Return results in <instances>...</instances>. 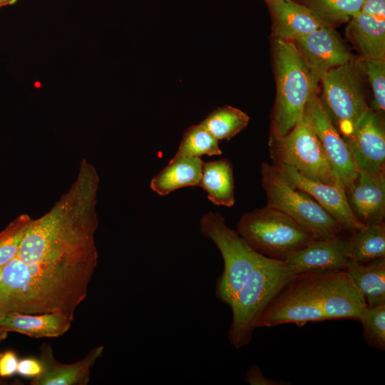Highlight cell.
<instances>
[{
  "label": "cell",
  "mask_w": 385,
  "mask_h": 385,
  "mask_svg": "<svg viewBox=\"0 0 385 385\" xmlns=\"http://www.w3.org/2000/svg\"><path fill=\"white\" fill-rule=\"evenodd\" d=\"M98 183L95 168L82 163L70 190L48 212L31 221L16 257L27 264L97 265Z\"/></svg>",
  "instance_id": "cell-1"
},
{
  "label": "cell",
  "mask_w": 385,
  "mask_h": 385,
  "mask_svg": "<svg viewBox=\"0 0 385 385\" xmlns=\"http://www.w3.org/2000/svg\"><path fill=\"white\" fill-rule=\"evenodd\" d=\"M96 267L27 264L16 257L0 272V314L60 313L72 321Z\"/></svg>",
  "instance_id": "cell-2"
},
{
  "label": "cell",
  "mask_w": 385,
  "mask_h": 385,
  "mask_svg": "<svg viewBox=\"0 0 385 385\" xmlns=\"http://www.w3.org/2000/svg\"><path fill=\"white\" fill-rule=\"evenodd\" d=\"M272 51L276 98L271 118L272 136L287 135L301 120L315 86L292 41L273 38Z\"/></svg>",
  "instance_id": "cell-3"
},
{
  "label": "cell",
  "mask_w": 385,
  "mask_h": 385,
  "mask_svg": "<svg viewBox=\"0 0 385 385\" xmlns=\"http://www.w3.org/2000/svg\"><path fill=\"white\" fill-rule=\"evenodd\" d=\"M295 275L284 261L262 258L229 306L232 322L227 337L232 346L240 349L251 342L257 319Z\"/></svg>",
  "instance_id": "cell-4"
},
{
  "label": "cell",
  "mask_w": 385,
  "mask_h": 385,
  "mask_svg": "<svg viewBox=\"0 0 385 385\" xmlns=\"http://www.w3.org/2000/svg\"><path fill=\"white\" fill-rule=\"evenodd\" d=\"M236 230L257 253L281 261L318 239L291 217L268 205L242 215Z\"/></svg>",
  "instance_id": "cell-5"
},
{
  "label": "cell",
  "mask_w": 385,
  "mask_h": 385,
  "mask_svg": "<svg viewBox=\"0 0 385 385\" xmlns=\"http://www.w3.org/2000/svg\"><path fill=\"white\" fill-rule=\"evenodd\" d=\"M361 60L355 56L349 62L329 71L319 83L322 106L344 139L350 137L369 110Z\"/></svg>",
  "instance_id": "cell-6"
},
{
  "label": "cell",
  "mask_w": 385,
  "mask_h": 385,
  "mask_svg": "<svg viewBox=\"0 0 385 385\" xmlns=\"http://www.w3.org/2000/svg\"><path fill=\"white\" fill-rule=\"evenodd\" d=\"M200 233L210 239L221 253L224 268L216 280L215 292L221 302L230 306L265 256L255 251L237 230L230 228L218 212L210 211L202 216Z\"/></svg>",
  "instance_id": "cell-7"
},
{
  "label": "cell",
  "mask_w": 385,
  "mask_h": 385,
  "mask_svg": "<svg viewBox=\"0 0 385 385\" xmlns=\"http://www.w3.org/2000/svg\"><path fill=\"white\" fill-rule=\"evenodd\" d=\"M260 171L267 205L287 214L318 239L340 235L344 230L337 221L310 195L284 178L274 164L262 163Z\"/></svg>",
  "instance_id": "cell-8"
},
{
  "label": "cell",
  "mask_w": 385,
  "mask_h": 385,
  "mask_svg": "<svg viewBox=\"0 0 385 385\" xmlns=\"http://www.w3.org/2000/svg\"><path fill=\"white\" fill-rule=\"evenodd\" d=\"M269 148L273 164L290 165L313 181L344 187L333 174L305 111L287 135H270Z\"/></svg>",
  "instance_id": "cell-9"
},
{
  "label": "cell",
  "mask_w": 385,
  "mask_h": 385,
  "mask_svg": "<svg viewBox=\"0 0 385 385\" xmlns=\"http://www.w3.org/2000/svg\"><path fill=\"white\" fill-rule=\"evenodd\" d=\"M328 320L311 288L307 274H296L271 299L255 322V329Z\"/></svg>",
  "instance_id": "cell-10"
},
{
  "label": "cell",
  "mask_w": 385,
  "mask_h": 385,
  "mask_svg": "<svg viewBox=\"0 0 385 385\" xmlns=\"http://www.w3.org/2000/svg\"><path fill=\"white\" fill-rule=\"evenodd\" d=\"M306 273L328 320L359 319L366 305L344 270Z\"/></svg>",
  "instance_id": "cell-11"
},
{
  "label": "cell",
  "mask_w": 385,
  "mask_h": 385,
  "mask_svg": "<svg viewBox=\"0 0 385 385\" xmlns=\"http://www.w3.org/2000/svg\"><path fill=\"white\" fill-rule=\"evenodd\" d=\"M319 93V87L312 93L304 111L310 120L333 174L346 191L356 178L359 170L346 141L324 110Z\"/></svg>",
  "instance_id": "cell-12"
},
{
  "label": "cell",
  "mask_w": 385,
  "mask_h": 385,
  "mask_svg": "<svg viewBox=\"0 0 385 385\" xmlns=\"http://www.w3.org/2000/svg\"><path fill=\"white\" fill-rule=\"evenodd\" d=\"M304 61L315 86L330 70L355 57L336 29L322 26L292 41Z\"/></svg>",
  "instance_id": "cell-13"
},
{
  "label": "cell",
  "mask_w": 385,
  "mask_h": 385,
  "mask_svg": "<svg viewBox=\"0 0 385 385\" xmlns=\"http://www.w3.org/2000/svg\"><path fill=\"white\" fill-rule=\"evenodd\" d=\"M274 165L282 175L294 187L310 195L337 221L344 230L354 233L366 226L352 212L344 187L309 180L290 165Z\"/></svg>",
  "instance_id": "cell-14"
},
{
  "label": "cell",
  "mask_w": 385,
  "mask_h": 385,
  "mask_svg": "<svg viewBox=\"0 0 385 385\" xmlns=\"http://www.w3.org/2000/svg\"><path fill=\"white\" fill-rule=\"evenodd\" d=\"M344 140L359 170L385 171V130L381 113L369 108L353 134Z\"/></svg>",
  "instance_id": "cell-15"
},
{
  "label": "cell",
  "mask_w": 385,
  "mask_h": 385,
  "mask_svg": "<svg viewBox=\"0 0 385 385\" xmlns=\"http://www.w3.org/2000/svg\"><path fill=\"white\" fill-rule=\"evenodd\" d=\"M349 206L364 225L384 222L385 215V171L359 170L346 190Z\"/></svg>",
  "instance_id": "cell-16"
},
{
  "label": "cell",
  "mask_w": 385,
  "mask_h": 385,
  "mask_svg": "<svg viewBox=\"0 0 385 385\" xmlns=\"http://www.w3.org/2000/svg\"><path fill=\"white\" fill-rule=\"evenodd\" d=\"M347 240L340 235L316 239L284 262L296 274L344 270L349 260Z\"/></svg>",
  "instance_id": "cell-17"
},
{
  "label": "cell",
  "mask_w": 385,
  "mask_h": 385,
  "mask_svg": "<svg viewBox=\"0 0 385 385\" xmlns=\"http://www.w3.org/2000/svg\"><path fill=\"white\" fill-rule=\"evenodd\" d=\"M265 4L273 38L294 41L322 26L306 6L294 0H270Z\"/></svg>",
  "instance_id": "cell-18"
},
{
  "label": "cell",
  "mask_w": 385,
  "mask_h": 385,
  "mask_svg": "<svg viewBox=\"0 0 385 385\" xmlns=\"http://www.w3.org/2000/svg\"><path fill=\"white\" fill-rule=\"evenodd\" d=\"M103 346L93 348L82 360L70 364L57 361L49 347L43 349L41 361L42 373L33 379L32 385H86L91 367L102 355Z\"/></svg>",
  "instance_id": "cell-19"
},
{
  "label": "cell",
  "mask_w": 385,
  "mask_h": 385,
  "mask_svg": "<svg viewBox=\"0 0 385 385\" xmlns=\"http://www.w3.org/2000/svg\"><path fill=\"white\" fill-rule=\"evenodd\" d=\"M346 36L361 59H385V19L360 12L347 23Z\"/></svg>",
  "instance_id": "cell-20"
},
{
  "label": "cell",
  "mask_w": 385,
  "mask_h": 385,
  "mask_svg": "<svg viewBox=\"0 0 385 385\" xmlns=\"http://www.w3.org/2000/svg\"><path fill=\"white\" fill-rule=\"evenodd\" d=\"M71 321L60 313L24 314L8 312L0 314V328L31 337H58L71 327Z\"/></svg>",
  "instance_id": "cell-21"
},
{
  "label": "cell",
  "mask_w": 385,
  "mask_h": 385,
  "mask_svg": "<svg viewBox=\"0 0 385 385\" xmlns=\"http://www.w3.org/2000/svg\"><path fill=\"white\" fill-rule=\"evenodd\" d=\"M203 161L200 157L173 156L150 183L153 191L160 196L185 187L198 186Z\"/></svg>",
  "instance_id": "cell-22"
},
{
  "label": "cell",
  "mask_w": 385,
  "mask_h": 385,
  "mask_svg": "<svg viewBox=\"0 0 385 385\" xmlns=\"http://www.w3.org/2000/svg\"><path fill=\"white\" fill-rule=\"evenodd\" d=\"M344 270L367 307L385 304V257L366 263L349 260Z\"/></svg>",
  "instance_id": "cell-23"
},
{
  "label": "cell",
  "mask_w": 385,
  "mask_h": 385,
  "mask_svg": "<svg viewBox=\"0 0 385 385\" xmlns=\"http://www.w3.org/2000/svg\"><path fill=\"white\" fill-rule=\"evenodd\" d=\"M200 187L208 200L216 205L232 207L235 204L233 168L227 158L203 162Z\"/></svg>",
  "instance_id": "cell-24"
},
{
  "label": "cell",
  "mask_w": 385,
  "mask_h": 385,
  "mask_svg": "<svg viewBox=\"0 0 385 385\" xmlns=\"http://www.w3.org/2000/svg\"><path fill=\"white\" fill-rule=\"evenodd\" d=\"M349 260L366 263L385 257L384 222L366 225L347 240Z\"/></svg>",
  "instance_id": "cell-25"
},
{
  "label": "cell",
  "mask_w": 385,
  "mask_h": 385,
  "mask_svg": "<svg viewBox=\"0 0 385 385\" xmlns=\"http://www.w3.org/2000/svg\"><path fill=\"white\" fill-rule=\"evenodd\" d=\"M294 1L306 6L322 26L336 29L360 13L366 0Z\"/></svg>",
  "instance_id": "cell-26"
},
{
  "label": "cell",
  "mask_w": 385,
  "mask_h": 385,
  "mask_svg": "<svg viewBox=\"0 0 385 385\" xmlns=\"http://www.w3.org/2000/svg\"><path fill=\"white\" fill-rule=\"evenodd\" d=\"M249 115L239 108L224 106L212 111L200 123L218 141L230 140L248 125Z\"/></svg>",
  "instance_id": "cell-27"
},
{
  "label": "cell",
  "mask_w": 385,
  "mask_h": 385,
  "mask_svg": "<svg viewBox=\"0 0 385 385\" xmlns=\"http://www.w3.org/2000/svg\"><path fill=\"white\" fill-rule=\"evenodd\" d=\"M218 140L200 123L188 127L183 133L175 157L220 155Z\"/></svg>",
  "instance_id": "cell-28"
},
{
  "label": "cell",
  "mask_w": 385,
  "mask_h": 385,
  "mask_svg": "<svg viewBox=\"0 0 385 385\" xmlns=\"http://www.w3.org/2000/svg\"><path fill=\"white\" fill-rule=\"evenodd\" d=\"M32 220L28 215H20L0 232V269L17 256Z\"/></svg>",
  "instance_id": "cell-29"
},
{
  "label": "cell",
  "mask_w": 385,
  "mask_h": 385,
  "mask_svg": "<svg viewBox=\"0 0 385 385\" xmlns=\"http://www.w3.org/2000/svg\"><path fill=\"white\" fill-rule=\"evenodd\" d=\"M363 327L364 338L369 346L379 351L385 349V304L366 307L358 319Z\"/></svg>",
  "instance_id": "cell-30"
},
{
  "label": "cell",
  "mask_w": 385,
  "mask_h": 385,
  "mask_svg": "<svg viewBox=\"0 0 385 385\" xmlns=\"http://www.w3.org/2000/svg\"><path fill=\"white\" fill-rule=\"evenodd\" d=\"M361 60L365 76L371 86L374 95L370 108L382 113L385 110V59Z\"/></svg>",
  "instance_id": "cell-31"
},
{
  "label": "cell",
  "mask_w": 385,
  "mask_h": 385,
  "mask_svg": "<svg viewBox=\"0 0 385 385\" xmlns=\"http://www.w3.org/2000/svg\"><path fill=\"white\" fill-rule=\"evenodd\" d=\"M245 381L250 385H287L289 382L267 378L257 364L252 365L247 371Z\"/></svg>",
  "instance_id": "cell-32"
},
{
  "label": "cell",
  "mask_w": 385,
  "mask_h": 385,
  "mask_svg": "<svg viewBox=\"0 0 385 385\" xmlns=\"http://www.w3.org/2000/svg\"><path fill=\"white\" fill-rule=\"evenodd\" d=\"M42 371L43 365L39 360L26 358L19 361L16 372L22 376L35 378Z\"/></svg>",
  "instance_id": "cell-33"
},
{
  "label": "cell",
  "mask_w": 385,
  "mask_h": 385,
  "mask_svg": "<svg viewBox=\"0 0 385 385\" xmlns=\"http://www.w3.org/2000/svg\"><path fill=\"white\" fill-rule=\"evenodd\" d=\"M18 363L19 360L12 351H8L0 355V376H10L16 373Z\"/></svg>",
  "instance_id": "cell-34"
},
{
  "label": "cell",
  "mask_w": 385,
  "mask_h": 385,
  "mask_svg": "<svg viewBox=\"0 0 385 385\" xmlns=\"http://www.w3.org/2000/svg\"><path fill=\"white\" fill-rule=\"evenodd\" d=\"M361 12L381 19H385V0H366Z\"/></svg>",
  "instance_id": "cell-35"
},
{
  "label": "cell",
  "mask_w": 385,
  "mask_h": 385,
  "mask_svg": "<svg viewBox=\"0 0 385 385\" xmlns=\"http://www.w3.org/2000/svg\"><path fill=\"white\" fill-rule=\"evenodd\" d=\"M9 5L8 0H0V8Z\"/></svg>",
  "instance_id": "cell-36"
},
{
  "label": "cell",
  "mask_w": 385,
  "mask_h": 385,
  "mask_svg": "<svg viewBox=\"0 0 385 385\" xmlns=\"http://www.w3.org/2000/svg\"><path fill=\"white\" fill-rule=\"evenodd\" d=\"M18 0H8L9 5H13L17 2Z\"/></svg>",
  "instance_id": "cell-37"
},
{
  "label": "cell",
  "mask_w": 385,
  "mask_h": 385,
  "mask_svg": "<svg viewBox=\"0 0 385 385\" xmlns=\"http://www.w3.org/2000/svg\"><path fill=\"white\" fill-rule=\"evenodd\" d=\"M4 330L0 328V341L1 339L2 335H3Z\"/></svg>",
  "instance_id": "cell-38"
},
{
  "label": "cell",
  "mask_w": 385,
  "mask_h": 385,
  "mask_svg": "<svg viewBox=\"0 0 385 385\" xmlns=\"http://www.w3.org/2000/svg\"><path fill=\"white\" fill-rule=\"evenodd\" d=\"M264 1H265H265H270V0H264Z\"/></svg>",
  "instance_id": "cell-39"
},
{
  "label": "cell",
  "mask_w": 385,
  "mask_h": 385,
  "mask_svg": "<svg viewBox=\"0 0 385 385\" xmlns=\"http://www.w3.org/2000/svg\"><path fill=\"white\" fill-rule=\"evenodd\" d=\"M1 269H0V272H1Z\"/></svg>",
  "instance_id": "cell-40"
}]
</instances>
